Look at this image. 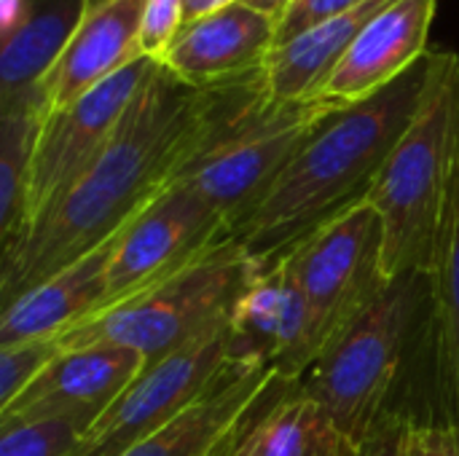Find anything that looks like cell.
Listing matches in <instances>:
<instances>
[{
  "label": "cell",
  "instance_id": "cell-27",
  "mask_svg": "<svg viewBox=\"0 0 459 456\" xmlns=\"http://www.w3.org/2000/svg\"><path fill=\"white\" fill-rule=\"evenodd\" d=\"M229 3H234V0H183V24L194 22L199 16H207V13H212Z\"/></svg>",
  "mask_w": 459,
  "mask_h": 456
},
{
  "label": "cell",
  "instance_id": "cell-4",
  "mask_svg": "<svg viewBox=\"0 0 459 456\" xmlns=\"http://www.w3.org/2000/svg\"><path fill=\"white\" fill-rule=\"evenodd\" d=\"M459 156V54L444 51L428 97L390 153L368 204L385 228L387 280L433 271Z\"/></svg>",
  "mask_w": 459,
  "mask_h": 456
},
{
  "label": "cell",
  "instance_id": "cell-11",
  "mask_svg": "<svg viewBox=\"0 0 459 456\" xmlns=\"http://www.w3.org/2000/svg\"><path fill=\"white\" fill-rule=\"evenodd\" d=\"M331 411L301 382L277 376L218 456H363Z\"/></svg>",
  "mask_w": 459,
  "mask_h": 456
},
{
  "label": "cell",
  "instance_id": "cell-10",
  "mask_svg": "<svg viewBox=\"0 0 459 456\" xmlns=\"http://www.w3.org/2000/svg\"><path fill=\"white\" fill-rule=\"evenodd\" d=\"M145 368L148 360L134 349H62L22 395L0 409V427L67 419L89 433Z\"/></svg>",
  "mask_w": 459,
  "mask_h": 456
},
{
  "label": "cell",
  "instance_id": "cell-15",
  "mask_svg": "<svg viewBox=\"0 0 459 456\" xmlns=\"http://www.w3.org/2000/svg\"><path fill=\"white\" fill-rule=\"evenodd\" d=\"M436 5L438 0H395L385 8L342 59L323 97L352 105L411 70L430 51Z\"/></svg>",
  "mask_w": 459,
  "mask_h": 456
},
{
  "label": "cell",
  "instance_id": "cell-8",
  "mask_svg": "<svg viewBox=\"0 0 459 456\" xmlns=\"http://www.w3.org/2000/svg\"><path fill=\"white\" fill-rule=\"evenodd\" d=\"M156 65L159 59L140 56L91 91H86L83 97H78L75 102H70L67 108H59L43 118L32 153L27 218L22 234L81 177V172L105 148L129 102L151 78Z\"/></svg>",
  "mask_w": 459,
  "mask_h": 456
},
{
  "label": "cell",
  "instance_id": "cell-18",
  "mask_svg": "<svg viewBox=\"0 0 459 456\" xmlns=\"http://www.w3.org/2000/svg\"><path fill=\"white\" fill-rule=\"evenodd\" d=\"M395 0H366L363 5L299 35L296 40L269 51L264 75L272 99L309 102L320 99L331 75L358 43L363 30Z\"/></svg>",
  "mask_w": 459,
  "mask_h": 456
},
{
  "label": "cell",
  "instance_id": "cell-13",
  "mask_svg": "<svg viewBox=\"0 0 459 456\" xmlns=\"http://www.w3.org/2000/svg\"><path fill=\"white\" fill-rule=\"evenodd\" d=\"M143 11L145 0H91L59 62L40 83L46 116L145 56L140 46Z\"/></svg>",
  "mask_w": 459,
  "mask_h": 456
},
{
  "label": "cell",
  "instance_id": "cell-29",
  "mask_svg": "<svg viewBox=\"0 0 459 456\" xmlns=\"http://www.w3.org/2000/svg\"><path fill=\"white\" fill-rule=\"evenodd\" d=\"M242 3L255 8V11H261V13H266V16H272L274 22H280L293 0H242Z\"/></svg>",
  "mask_w": 459,
  "mask_h": 456
},
{
  "label": "cell",
  "instance_id": "cell-7",
  "mask_svg": "<svg viewBox=\"0 0 459 456\" xmlns=\"http://www.w3.org/2000/svg\"><path fill=\"white\" fill-rule=\"evenodd\" d=\"M247 349L231 320L148 366L83 435L78 456H121L194 406Z\"/></svg>",
  "mask_w": 459,
  "mask_h": 456
},
{
  "label": "cell",
  "instance_id": "cell-23",
  "mask_svg": "<svg viewBox=\"0 0 459 456\" xmlns=\"http://www.w3.org/2000/svg\"><path fill=\"white\" fill-rule=\"evenodd\" d=\"M366 0H293L288 5V11L282 13V19L277 22V32H274V48L285 46L290 40H296L299 35L363 5Z\"/></svg>",
  "mask_w": 459,
  "mask_h": 456
},
{
  "label": "cell",
  "instance_id": "cell-12",
  "mask_svg": "<svg viewBox=\"0 0 459 456\" xmlns=\"http://www.w3.org/2000/svg\"><path fill=\"white\" fill-rule=\"evenodd\" d=\"M277 22L242 0L186 22L161 65L191 86H218L258 73L274 48Z\"/></svg>",
  "mask_w": 459,
  "mask_h": 456
},
{
  "label": "cell",
  "instance_id": "cell-21",
  "mask_svg": "<svg viewBox=\"0 0 459 456\" xmlns=\"http://www.w3.org/2000/svg\"><path fill=\"white\" fill-rule=\"evenodd\" d=\"M83 430L67 419L19 422L0 427V456H78Z\"/></svg>",
  "mask_w": 459,
  "mask_h": 456
},
{
  "label": "cell",
  "instance_id": "cell-20",
  "mask_svg": "<svg viewBox=\"0 0 459 456\" xmlns=\"http://www.w3.org/2000/svg\"><path fill=\"white\" fill-rule=\"evenodd\" d=\"M43 118L46 110L38 99L0 113V250L11 247L24 228L32 153Z\"/></svg>",
  "mask_w": 459,
  "mask_h": 456
},
{
  "label": "cell",
  "instance_id": "cell-16",
  "mask_svg": "<svg viewBox=\"0 0 459 456\" xmlns=\"http://www.w3.org/2000/svg\"><path fill=\"white\" fill-rule=\"evenodd\" d=\"M121 231L0 309V347L56 339L100 312L110 298L108 266Z\"/></svg>",
  "mask_w": 459,
  "mask_h": 456
},
{
  "label": "cell",
  "instance_id": "cell-2",
  "mask_svg": "<svg viewBox=\"0 0 459 456\" xmlns=\"http://www.w3.org/2000/svg\"><path fill=\"white\" fill-rule=\"evenodd\" d=\"M441 56L444 48H430L390 86L336 108L315 126L264 199L231 231L258 271L274 269L323 226L368 199L420 113Z\"/></svg>",
  "mask_w": 459,
  "mask_h": 456
},
{
  "label": "cell",
  "instance_id": "cell-26",
  "mask_svg": "<svg viewBox=\"0 0 459 456\" xmlns=\"http://www.w3.org/2000/svg\"><path fill=\"white\" fill-rule=\"evenodd\" d=\"M406 430L409 427H401V430H390L385 435H379L377 441H371L366 446L363 456H403V441H406Z\"/></svg>",
  "mask_w": 459,
  "mask_h": 456
},
{
  "label": "cell",
  "instance_id": "cell-9",
  "mask_svg": "<svg viewBox=\"0 0 459 456\" xmlns=\"http://www.w3.org/2000/svg\"><path fill=\"white\" fill-rule=\"evenodd\" d=\"M229 237L226 220L188 185L167 183L118 237L108 266V304L178 271Z\"/></svg>",
  "mask_w": 459,
  "mask_h": 456
},
{
  "label": "cell",
  "instance_id": "cell-25",
  "mask_svg": "<svg viewBox=\"0 0 459 456\" xmlns=\"http://www.w3.org/2000/svg\"><path fill=\"white\" fill-rule=\"evenodd\" d=\"M403 456H459V427L452 422H422L406 430Z\"/></svg>",
  "mask_w": 459,
  "mask_h": 456
},
{
  "label": "cell",
  "instance_id": "cell-6",
  "mask_svg": "<svg viewBox=\"0 0 459 456\" xmlns=\"http://www.w3.org/2000/svg\"><path fill=\"white\" fill-rule=\"evenodd\" d=\"M280 263H288L309 306L312 355L317 360L390 282L382 218L366 199L323 226Z\"/></svg>",
  "mask_w": 459,
  "mask_h": 456
},
{
  "label": "cell",
  "instance_id": "cell-19",
  "mask_svg": "<svg viewBox=\"0 0 459 456\" xmlns=\"http://www.w3.org/2000/svg\"><path fill=\"white\" fill-rule=\"evenodd\" d=\"M436 336H438V403L441 419L459 427V156L452 202L433 266Z\"/></svg>",
  "mask_w": 459,
  "mask_h": 456
},
{
  "label": "cell",
  "instance_id": "cell-24",
  "mask_svg": "<svg viewBox=\"0 0 459 456\" xmlns=\"http://www.w3.org/2000/svg\"><path fill=\"white\" fill-rule=\"evenodd\" d=\"M183 27V0H145L140 46L145 56L161 59L172 38Z\"/></svg>",
  "mask_w": 459,
  "mask_h": 456
},
{
  "label": "cell",
  "instance_id": "cell-22",
  "mask_svg": "<svg viewBox=\"0 0 459 456\" xmlns=\"http://www.w3.org/2000/svg\"><path fill=\"white\" fill-rule=\"evenodd\" d=\"M59 352L62 349L54 339L0 347V409L8 406L16 395H22V390L30 387Z\"/></svg>",
  "mask_w": 459,
  "mask_h": 456
},
{
  "label": "cell",
  "instance_id": "cell-5",
  "mask_svg": "<svg viewBox=\"0 0 459 456\" xmlns=\"http://www.w3.org/2000/svg\"><path fill=\"white\" fill-rule=\"evenodd\" d=\"M258 274V266L229 237L178 271L102 306L54 341L59 349H134L148 366H153L215 325L231 320L239 298Z\"/></svg>",
  "mask_w": 459,
  "mask_h": 456
},
{
  "label": "cell",
  "instance_id": "cell-28",
  "mask_svg": "<svg viewBox=\"0 0 459 456\" xmlns=\"http://www.w3.org/2000/svg\"><path fill=\"white\" fill-rule=\"evenodd\" d=\"M24 0H0V38L11 35L19 16H22Z\"/></svg>",
  "mask_w": 459,
  "mask_h": 456
},
{
  "label": "cell",
  "instance_id": "cell-1",
  "mask_svg": "<svg viewBox=\"0 0 459 456\" xmlns=\"http://www.w3.org/2000/svg\"><path fill=\"white\" fill-rule=\"evenodd\" d=\"M237 81L191 86L159 62L94 161L0 253V309L116 237L194 153Z\"/></svg>",
  "mask_w": 459,
  "mask_h": 456
},
{
  "label": "cell",
  "instance_id": "cell-17",
  "mask_svg": "<svg viewBox=\"0 0 459 456\" xmlns=\"http://www.w3.org/2000/svg\"><path fill=\"white\" fill-rule=\"evenodd\" d=\"M89 5L91 0H24L13 32L0 38V113L32 99L43 102L40 83L59 62Z\"/></svg>",
  "mask_w": 459,
  "mask_h": 456
},
{
  "label": "cell",
  "instance_id": "cell-14",
  "mask_svg": "<svg viewBox=\"0 0 459 456\" xmlns=\"http://www.w3.org/2000/svg\"><path fill=\"white\" fill-rule=\"evenodd\" d=\"M277 376L264 355H239L194 406L121 456H218Z\"/></svg>",
  "mask_w": 459,
  "mask_h": 456
},
{
  "label": "cell",
  "instance_id": "cell-3",
  "mask_svg": "<svg viewBox=\"0 0 459 456\" xmlns=\"http://www.w3.org/2000/svg\"><path fill=\"white\" fill-rule=\"evenodd\" d=\"M301 384L360 446L390 430L444 422L433 271L393 277Z\"/></svg>",
  "mask_w": 459,
  "mask_h": 456
}]
</instances>
